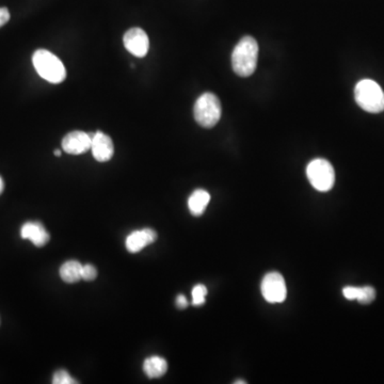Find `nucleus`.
Instances as JSON below:
<instances>
[{"mask_svg":"<svg viewBox=\"0 0 384 384\" xmlns=\"http://www.w3.org/2000/svg\"><path fill=\"white\" fill-rule=\"evenodd\" d=\"M238 383L239 384L247 383V382L246 381H236V382H235V384H238Z\"/></svg>","mask_w":384,"mask_h":384,"instance_id":"24","label":"nucleus"},{"mask_svg":"<svg viewBox=\"0 0 384 384\" xmlns=\"http://www.w3.org/2000/svg\"><path fill=\"white\" fill-rule=\"evenodd\" d=\"M209 201H211V195L207 190H195L188 199V209L192 215L200 217L207 209Z\"/></svg>","mask_w":384,"mask_h":384,"instance_id":"12","label":"nucleus"},{"mask_svg":"<svg viewBox=\"0 0 384 384\" xmlns=\"http://www.w3.org/2000/svg\"><path fill=\"white\" fill-rule=\"evenodd\" d=\"M191 295L192 305H195V307H201V305L205 303V300H207V286L203 285V284H198L192 289Z\"/></svg>","mask_w":384,"mask_h":384,"instance_id":"15","label":"nucleus"},{"mask_svg":"<svg viewBox=\"0 0 384 384\" xmlns=\"http://www.w3.org/2000/svg\"><path fill=\"white\" fill-rule=\"evenodd\" d=\"M21 236L23 239L30 240L38 248L44 247L50 239V233L47 232L44 225L35 221H29L23 224L21 229Z\"/></svg>","mask_w":384,"mask_h":384,"instance_id":"11","label":"nucleus"},{"mask_svg":"<svg viewBox=\"0 0 384 384\" xmlns=\"http://www.w3.org/2000/svg\"><path fill=\"white\" fill-rule=\"evenodd\" d=\"M93 133L74 131L66 135L62 140V148L70 155H80L91 150Z\"/></svg>","mask_w":384,"mask_h":384,"instance_id":"7","label":"nucleus"},{"mask_svg":"<svg viewBox=\"0 0 384 384\" xmlns=\"http://www.w3.org/2000/svg\"><path fill=\"white\" fill-rule=\"evenodd\" d=\"M222 108L218 97L213 93H204L195 104L193 115L198 124L205 128H211L219 122Z\"/></svg>","mask_w":384,"mask_h":384,"instance_id":"4","label":"nucleus"},{"mask_svg":"<svg viewBox=\"0 0 384 384\" xmlns=\"http://www.w3.org/2000/svg\"><path fill=\"white\" fill-rule=\"evenodd\" d=\"M124 46L131 55L143 58L148 54L150 41L146 31L141 28H131L124 35Z\"/></svg>","mask_w":384,"mask_h":384,"instance_id":"8","label":"nucleus"},{"mask_svg":"<svg viewBox=\"0 0 384 384\" xmlns=\"http://www.w3.org/2000/svg\"><path fill=\"white\" fill-rule=\"evenodd\" d=\"M258 45L250 35H247L234 48L232 55L233 70L240 77H249L258 66Z\"/></svg>","mask_w":384,"mask_h":384,"instance_id":"1","label":"nucleus"},{"mask_svg":"<svg viewBox=\"0 0 384 384\" xmlns=\"http://www.w3.org/2000/svg\"><path fill=\"white\" fill-rule=\"evenodd\" d=\"M55 156H57V157H60V156H61V151L60 150H56L54 152Z\"/></svg>","mask_w":384,"mask_h":384,"instance_id":"23","label":"nucleus"},{"mask_svg":"<svg viewBox=\"0 0 384 384\" xmlns=\"http://www.w3.org/2000/svg\"><path fill=\"white\" fill-rule=\"evenodd\" d=\"M54 384H75L78 383L74 378L70 377V374L64 369L57 370L52 377Z\"/></svg>","mask_w":384,"mask_h":384,"instance_id":"17","label":"nucleus"},{"mask_svg":"<svg viewBox=\"0 0 384 384\" xmlns=\"http://www.w3.org/2000/svg\"><path fill=\"white\" fill-rule=\"evenodd\" d=\"M33 66L39 75L52 84H60L66 77L64 64L48 50H39L32 56Z\"/></svg>","mask_w":384,"mask_h":384,"instance_id":"2","label":"nucleus"},{"mask_svg":"<svg viewBox=\"0 0 384 384\" xmlns=\"http://www.w3.org/2000/svg\"><path fill=\"white\" fill-rule=\"evenodd\" d=\"M157 239V233L153 229H143L140 231H135L131 233L126 238V249L131 253H138L141 250L154 244Z\"/></svg>","mask_w":384,"mask_h":384,"instance_id":"10","label":"nucleus"},{"mask_svg":"<svg viewBox=\"0 0 384 384\" xmlns=\"http://www.w3.org/2000/svg\"><path fill=\"white\" fill-rule=\"evenodd\" d=\"M143 370L150 379H157V378H162L166 373L168 363L162 356H150L143 363Z\"/></svg>","mask_w":384,"mask_h":384,"instance_id":"13","label":"nucleus"},{"mask_svg":"<svg viewBox=\"0 0 384 384\" xmlns=\"http://www.w3.org/2000/svg\"><path fill=\"white\" fill-rule=\"evenodd\" d=\"M307 176L311 185L318 191H329L334 186V169L328 160H323V158L311 160L307 164Z\"/></svg>","mask_w":384,"mask_h":384,"instance_id":"5","label":"nucleus"},{"mask_svg":"<svg viewBox=\"0 0 384 384\" xmlns=\"http://www.w3.org/2000/svg\"><path fill=\"white\" fill-rule=\"evenodd\" d=\"M262 297L269 303H282L287 297L285 280L279 272L266 274L260 285Z\"/></svg>","mask_w":384,"mask_h":384,"instance_id":"6","label":"nucleus"},{"mask_svg":"<svg viewBox=\"0 0 384 384\" xmlns=\"http://www.w3.org/2000/svg\"><path fill=\"white\" fill-rule=\"evenodd\" d=\"M356 104L370 113H379L384 111V92L377 82L363 79L354 89Z\"/></svg>","mask_w":384,"mask_h":384,"instance_id":"3","label":"nucleus"},{"mask_svg":"<svg viewBox=\"0 0 384 384\" xmlns=\"http://www.w3.org/2000/svg\"><path fill=\"white\" fill-rule=\"evenodd\" d=\"M3 189H5V183H3V178L0 177V195L3 193Z\"/></svg>","mask_w":384,"mask_h":384,"instance_id":"22","label":"nucleus"},{"mask_svg":"<svg viewBox=\"0 0 384 384\" xmlns=\"http://www.w3.org/2000/svg\"><path fill=\"white\" fill-rule=\"evenodd\" d=\"M81 277L82 280H85V281H93L97 277V270H96L93 265H90V264L82 266Z\"/></svg>","mask_w":384,"mask_h":384,"instance_id":"18","label":"nucleus"},{"mask_svg":"<svg viewBox=\"0 0 384 384\" xmlns=\"http://www.w3.org/2000/svg\"><path fill=\"white\" fill-rule=\"evenodd\" d=\"M176 307L180 309H185L188 307L187 298L184 295H178L176 298Z\"/></svg>","mask_w":384,"mask_h":384,"instance_id":"21","label":"nucleus"},{"mask_svg":"<svg viewBox=\"0 0 384 384\" xmlns=\"http://www.w3.org/2000/svg\"><path fill=\"white\" fill-rule=\"evenodd\" d=\"M91 151L97 162H109L115 153L113 140L102 131H96L92 138Z\"/></svg>","mask_w":384,"mask_h":384,"instance_id":"9","label":"nucleus"},{"mask_svg":"<svg viewBox=\"0 0 384 384\" xmlns=\"http://www.w3.org/2000/svg\"><path fill=\"white\" fill-rule=\"evenodd\" d=\"M82 265L77 260H68L60 268V277L66 283H77L82 280Z\"/></svg>","mask_w":384,"mask_h":384,"instance_id":"14","label":"nucleus"},{"mask_svg":"<svg viewBox=\"0 0 384 384\" xmlns=\"http://www.w3.org/2000/svg\"><path fill=\"white\" fill-rule=\"evenodd\" d=\"M10 12L7 8H0V28L9 21Z\"/></svg>","mask_w":384,"mask_h":384,"instance_id":"20","label":"nucleus"},{"mask_svg":"<svg viewBox=\"0 0 384 384\" xmlns=\"http://www.w3.org/2000/svg\"><path fill=\"white\" fill-rule=\"evenodd\" d=\"M361 287H354V286H347L343 289V295L346 299L356 300L360 295Z\"/></svg>","mask_w":384,"mask_h":384,"instance_id":"19","label":"nucleus"},{"mask_svg":"<svg viewBox=\"0 0 384 384\" xmlns=\"http://www.w3.org/2000/svg\"><path fill=\"white\" fill-rule=\"evenodd\" d=\"M376 298V291L372 286H364L361 287L360 295H358V301L361 305H369L373 303Z\"/></svg>","mask_w":384,"mask_h":384,"instance_id":"16","label":"nucleus"}]
</instances>
